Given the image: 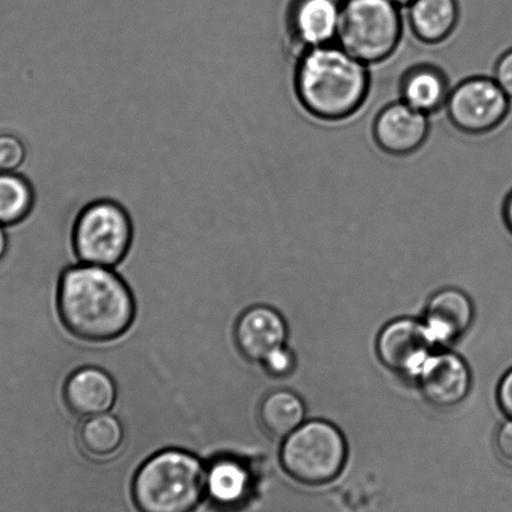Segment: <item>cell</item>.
I'll return each mask as SVG.
<instances>
[{
	"label": "cell",
	"mask_w": 512,
	"mask_h": 512,
	"mask_svg": "<svg viewBox=\"0 0 512 512\" xmlns=\"http://www.w3.org/2000/svg\"><path fill=\"white\" fill-rule=\"evenodd\" d=\"M57 307L64 328L93 344L118 340L136 320V301L123 278L112 268L88 263L62 272Z\"/></svg>",
	"instance_id": "obj_1"
},
{
	"label": "cell",
	"mask_w": 512,
	"mask_h": 512,
	"mask_svg": "<svg viewBox=\"0 0 512 512\" xmlns=\"http://www.w3.org/2000/svg\"><path fill=\"white\" fill-rule=\"evenodd\" d=\"M295 87L302 107L323 121H341L359 111L370 88L369 69L338 44L300 56Z\"/></svg>",
	"instance_id": "obj_2"
},
{
	"label": "cell",
	"mask_w": 512,
	"mask_h": 512,
	"mask_svg": "<svg viewBox=\"0 0 512 512\" xmlns=\"http://www.w3.org/2000/svg\"><path fill=\"white\" fill-rule=\"evenodd\" d=\"M206 477L205 464L191 452H157L133 477V504L138 512H193L205 499Z\"/></svg>",
	"instance_id": "obj_3"
},
{
	"label": "cell",
	"mask_w": 512,
	"mask_h": 512,
	"mask_svg": "<svg viewBox=\"0 0 512 512\" xmlns=\"http://www.w3.org/2000/svg\"><path fill=\"white\" fill-rule=\"evenodd\" d=\"M402 37L400 7L392 0H344L338 46L360 62L386 61Z\"/></svg>",
	"instance_id": "obj_4"
},
{
	"label": "cell",
	"mask_w": 512,
	"mask_h": 512,
	"mask_svg": "<svg viewBox=\"0 0 512 512\" xmlns=\"http://www.w3.org/2000/svg\"><path fill=\"white\" fill-rule=\"evenodd\" d=\"M347 445L341 431L326 421L302 424L286 437L281 464L288 475L306 485L335 480L344 469Z\"/></svg>",
	"instance_id": "obj_5"
},
{
	"label": "cell",
	"mask_w": 512,
	"mask_h": 512,
	"mask_svg": "<svg viewBox=\"0 0 512 512\" xmlns=\"http://www.w3.org/2000/svg\"><path fill=\"white\" fill-rule=\"evenodd\" d=\"M133 241V223L126 208L116 201L89 203L76 218L72 246L79 261L116 267L127 257Z\"/></svg>",
	"instance_id": "obj_6"
},
{
	"label": "cell",
	"mask_w": 512,
	"mask_h": 512,
	"mask_svg": "<svg viewBox=\"0 0 512 512\" xmlns=\"http://www.w3.org/2000/svg\"><path fill=\"white\" fill-rule=\"evenodd\" d=\"M450 121L460 131H495L510 111V98L492 77H474L457 84L446 101Z\"/></svg>",
	"instance_id": "obj_7"
},
{
	"label": "cell",
	"mask_w": 512,
	"mask_h": 512,
	"mask_svg": "<svg viewBox=\"0 0 512 512\" xmlns=\"http://www.w3.org/2000/svg\"><path fill=\"white\" fill-rule=\"evenodd\" d=\"M436 346L425 323L401 318L389 323L377 340L382 364L396 374L419 376Z\"/></svg>",
	"instance_id": "obj_8"
},
{
	"label": "cell",
	"mask_w": 512,
	"mask_h": 512,
	"mask_svg": "<svg viewBox=\"0 0 512 512\" xmlns=\"http://www.w3.org/2000/svg\"><path fill=\"white\" fill-rule=\"evenodd\" d=\"M342 6L344 0H292L287 23L293 46L302 54L335 44Z\"/></svg>",
	"instance_id": "obj_9"
},
{
	"label": "cell",
	"mask_w": 512,
	"mask_h": 512,
	"mask_svg": "<svg viewBox=\"0 0 512 512\" xmlns=\"http://www.w3.org/2000/svg\"><path fill=\"white\" fill-rule=\"evenodd\" d=\"M429 134L427 114L405 102L391 103L382 109L374 124V137L382 151L394 156L414 153Z\"/></svg>",
	"instance_id": "obj_10"
},
{
	"label": "cell",
	"mask_w": 512,
	"mask_h": 512,
	"mask_svg": "<svg viewBox=\"0 0 512 512\" xmlns=\"http://www.w3.org/2000/svg\"><path fill=\"white\" fill-rule=\"evenodd\" d=\"M417 377L422 395L431 405L441 409L459 405L471 387L469 366L451 352L431 355Z\"/></svg>",
	"instance_id": "obj_11"
},
{
	"label": "cell",
	"mask_w": 512,
	"mask_h": 512,
	"mask_svg": "<svg viewBox=\"0 0 512 512\" xmlns=\"http://www.w3.org/2000/svg\"><path fill=\"white\" fill-rule=\"evenodd\" d=\"M287 327L280 313L267 306L243 312L236 323L235 341L246 360L262 362L272 351L285 345Z\"/></svg>",
	"instance_id": "obj_12"
},
{
	"label": "cell",
	"mask_w": 512,
	"mask_h": 512,
	"mask_svg": "<svg viewBox=\"0 0 512 512\" xmlns=\"http://www.w3.org/2000/svg\"><path fill=\"white\" fill-rule=\"evenodd\" d=\"M63 399L72 414L84 417L108 414L117 400V386L108 372L86 366L69 375Z\"/></svg>",
	"instance_id": "obj_13"
},
{
	"label": "cell",
	"mask_w": 512,
	"mask_h": 512,
	"mask_svg": "<svg viewBox=\"0 0 512 512\" xmlns=\"http://www.w3.org/2000/svg\"><path fill=\"white\" fill-rule=\"evenodd\" d=\"M474 308L459 290H444L431 298L426 308L425 326L436 345L450 344L471 326Z\"/></svg>",
	"instance_id": "obj_14"
},
{
	"label": "cell",
	"mask_w": 512,
	"mask_h": 512,
	"mask_svg": "<svg viewBox=\"0 0 512 512\" xmlns=\"http://www.w3.org/2000/svg\"><path fill=\"white\" fill-rule=\"evenodd\" d=\"M252 477L245 462L237 457L221 456L207 469L206 495L221 509L240 506L250 496Z\"/></svg>",
	"instance_id": "obj_15"
},
{
	"label": "cell",
	"mask_w": 512,
	"mask_h": 512,
	"mask_svg": "<svg viewBox=\"0 0 512 512\" xmlns=\"http://www.w3.org/2000/svg\"><path fill=\"white\" fill-rule=\"evenodd\" d=\"M407 8L412 32L427 44L444 42L459 21L457 0H415Z\"/></svg>",
	"instance_id": "obj_16"
},
{
	"label": "cell",
	"mask_w": 512,
	"mask_h": 512,
	"mask_svg": "<svg viewBox=\"0 0 512 512\" xmlns=\"http://www.w3.org/2000/svg\"><path fill=\"white\" fill-rule=\"evenodd\" d=\"M449 94L447 79L434 67L412 68L401 82V101L427 116L444 107Z\"/></svg>",
	"instance_id": "obj_17"
},
{
	"label": "cell",
	"mask_w": 512,
	"mask_h": 512,
	"mask_svg": "<svg viewBox=\"0 0 512 512\" xmlns=\"http://www.w3.org/2000/svg\"><path fill=\"white\" fill-rule=\"evenodd\" d=\"M258 416L268 435L285 440L303 424L305 405L291 391H275L263 399Z\"/></svg>",
	"instance_id": "obj_18"
},
{
	"label": "cell",
	"mask_w": 512,
	"mask_h": 512,
	"mask_svg": "<svg viewBox=\"0 0 512 512\" xmlns=\"http://www.w3.org/2000/svg\"><path fill=\"white\" fill-rule=\"evenodd\" d=\"M124 440L122 422L111 414L87 417L78 429V445L93 459L116 455Z\"/></svg>",
	"instance_id": "obj_19"
},
{
	"label": "cell",
	"mask_w": 512,
	"mask_h": 512,
	"mask_svg": "<svg viewBox=\"0 0 512 512\" xmlns=\"http://www.w3.org/2000/svg\"><path fill=\"white\" fill-rule=\"evenodd\" d=\"M34 206V192L26 178L0 173V225H17L26 220Z\"/></svg>",
	"instance_id": "obj_20"
},
{
	"label": "cell",
	"mask_w": 512,
	"mask_h": 512,
	"mask_svg": "<svg viewBox=\"0 0 512 512\" xmlns=\"http://www.w3.org/2000/svg\"><path fill=\"white\" fill-rule=\"evenodd\" d=\"M26 158V148L21 139L14 136H0V171L11 172L17 169Z\"/></svg>",
	"instance_id": "obj_21"
},
{
	"label": "cell",
	"mask_w": 512,
	"mask_h": 512,
	"mask_svg": "<svg viewBox=\"0 0 512 512\" xmlns=\"http://www.w3.org/2000/svg\"><path fill=\"white\" fill-rule=\"evenodd\" d=\"M268 375L273 377H285L290 375L295 367V357L285 346L278 347L267 355L261 362Z\"/></svg>",
	"instance_id": "obj_22"
},
{
	"label": "cell",
	"mask_w": 512,
	"mask_h": 512,
	"mask_svg": "<svg viewBox=\"0 0 512 512\" xmlns=\"http://www.w3.org/2000/svg\"><path fill=\"white\" fill-rule=\"evenodd\" d=\"M492 78L512 101V48L506 49L497 57Z\"/></svg>",
	"instance_id": "obj_23"
},
{
	"label": "cell",
	"mask_w": 512,
	"mask_h": 512,
	"mask_svg": "<svg viewBox=\"0 0 512 512\" xmlns=\"http://www.w3.org/2000/svg\"><path fill=\"white\" fill-rule=\"evenodd\" d=\"M497 402L507 419L512 420V369L502 376L499 387H497Z\"/></svg>",
	"instance_id": "obj_24"
},
{
	"label": "cell",
	"mask_w": 512,
	"mask_h": 512,
	"mask_svg": "<svg viewBox=\"0 0 512 512\" xmlns=\"http://www.w3.org/2000/svg\"><path fill=\"white\" fill-rule=\"evenodd\" d=\"M496 447L502 459L512 464V420L504 422L497 431Z\"/></svg>",
	"instance_id": "obj_25"
},
{
	"label": "cell",
	"mask_w": 512,
	"mask_h": 512,
	"mask_svg": "<svg viewBox=\"0 0 512 512\" xmlns=\"http://www.w3.org/2000/svg\"><path fill=\"white\" fill-rule=\"evenodd\" d=\"M502 215H504L507 227L512 231V192L505 198L504 206H502Z\"/></svg>",
	"instance_id": "obj_26"
},
{
	"label": "cell",
	"mask_w": 512,
	"mask_h": 512,
	"mask_svg": "<svg viewBox=\"0 0 512 512\" xmlns=\"http://www.w3.org/2000/svg\"><path fill=\"white\" fill-rule=\"evenodd\" d=\"M7 252V237L6 233L2 230V227H0V261H2V258L4 255H6Z\"/></svg>",
	"instance_id": "obj_27"
},
{
	"label": "cell",
	"mask_w": 512,
	"mask_h": 512,
	"mask_svg": "<svg viewBox=\"0 0 512 512\" xmlns=\"http://www.w3.org/2000/svg\"><path fill=\"white\" fill-rule=\"evenodd\" d=\"M397 6L399 7H409L412 2H415V0H392Z\"/></svg>",
	"instance_id": "obj_28"
}]
</instances>
